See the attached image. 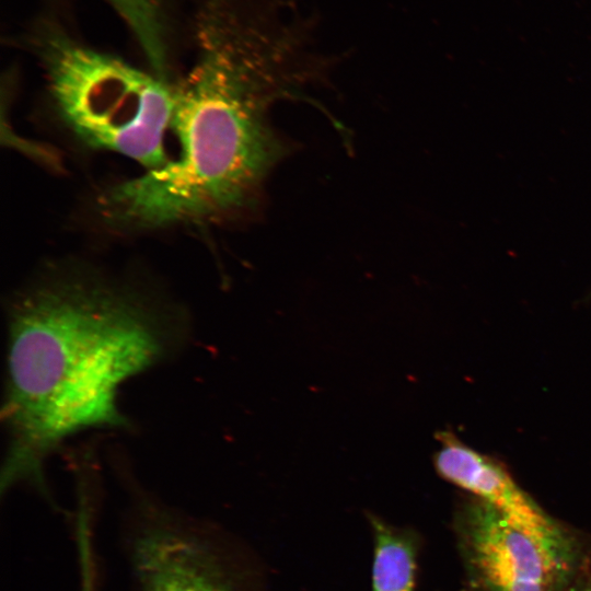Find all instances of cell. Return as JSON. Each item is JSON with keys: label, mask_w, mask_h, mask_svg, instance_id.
Segmentation results:
<instances>
[{"label": "cell", "mask_w": 591, "mask_h": 591, "mask_svg": "<svg viewBox=\"0 0 591 591\" xmlns=\"http://www.w3.org/2000/svg\"><path fill=\"white\" fill-rule=\"evenodd\" d=\"M374 533L372 591H414L417 538L412 531L396 529L370 518Z\"/></svg>", "instance_id": "cell-7"}, {"label": "cell", "mask_w": 591, "mask_h": 591, "mask_svg": "<svg viewBox=\"0 0 591 591\" xmlns=\"http://www.w3.org/2000/svg\"><path fill=\"white\" fill-rule=\"evenodd\" d=\"M82 591H93V580H92V572L91 571H84L82 572Z\"/></svg>", "instance_id": "cell-9"}, {"label": "cell", "mask_w": 591, "mask_h": 591, "mask_svg": "<svg viewBox=\"0 0 591 591\" xmlns=\"http://www.w3.org/2000/svg\"><path fill=\"white\" fill-rule=\"evenodd\" d=\"M33 48L55 108L80 142L146 170L170 161L165 135L173 90L167 81L62 31H42Z\"/></svg>", "instance_id": "cell-3"}, {"label": "cell", "mask_w": 591, "mask_h": 591, "mask_svg": "<svg viewBox=\"0 0 591 591\" xmlns=\"http://www.w3.org/2000/svg\"><path fill=\"white\" fill-rule=\"evenodd\" d=\"M131 495L126 552L132 591H243L206 523L139 490Z\"/></svg>", "instance_id": "cell-4"}, {"label": "cell", "mask_w": 591, "mask_h": 591, "mask_svg": "<svg viewBox=\"0 0 591 591\" xmlns=\"http://www.w3.org/2000/svg\"><path fill=\"white\" fill-rule=\"evenodd\" d=\"M283 66L281 50L208 11L193 66L172 85L177 155L106 188L96 202L102 222L141 233L220 224L251 208L285 153L268 116L275 101L297 92Z\"/></svg>", "instance_id": "cell-2"}, {"label": "cell", "mask_w": 591, "mask_h": 591, "mask_svg": "<svg viewBox=\"0 0 591 591\" xmlns=\"http://www.w3.org/2000/svg\"><path fill=\"white\" fill-rule=\"evenodd\" d=\"M568 591H591V581L579 582L571 587Z\"/></svg>", "instance_id": "cell-10"}, {"label": "cell", "mask_w": 591, "mask_h": 591, "mask_svg": "<svg viewBox=\"0 0 591 591\" xmlns=\"http://www.w3.org/2000/svg\"><path fill=\"white\" fill-rule=\"evenodd\" d=\"M131 32L153 73L167 80L169 28L164 0H104Z\"/></svg>", "instance_id": "cell-8"}, {"label": "cell", "mask_w": 591, "mask_h": 591, "mask_svg": "<svg viewBox=\"0 0 591 591\" xmlns=\"http://www.w3.org/2000/svg\"><path fill=\"white\" fill-rule=\"evenodd\" d=\"M177 312L147 287L76 263L50 266L12 300L8 313L9 433L0 487L50 498L48 456L93 428H125L118 392L176 346Z\"/></svg>", "instance_id": "cell-1"}, {"label": "cell", "mask_w": 591, "mask_h": 591, "mask_svg": "<svg viewBox=\"0 0 591 591\" xmlns=\"http://www.w3.org/2000/svg\"><path fill=\"white\" fill-rule=\"evenodd\" d=\"M436 438L439 448L433 465L442 478L489 505L554 560L575 570L576 541L517 484L498 460L470 447L450 430L438 431Z\"/></svg>", "instance_id": "cell-6"}, {"label": "cell", "mask_w": 591, "mask_h": 591, "mask_svg": "<svg viewBox=\"0 0 591 591\" xmlns=\"http://www.w3.org/2000/svg\"><path fill=\"white\" fill-rule=\"evenodd\" d=\"M456 535L472 591H565L573 570L478 498L457 512Z\"/></svg>", "instance_id": "cell-5"}]
</instances>
